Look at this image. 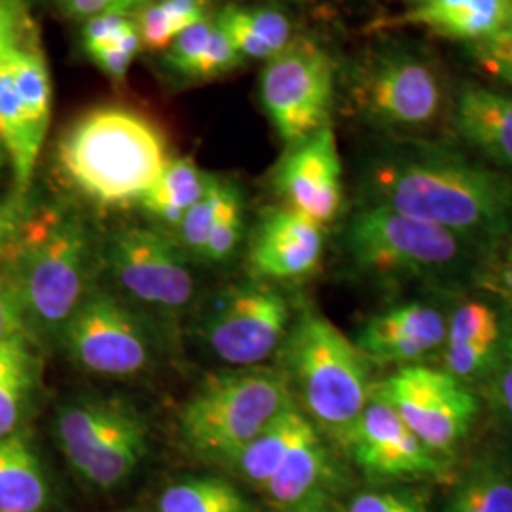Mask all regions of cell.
I'll list each match as a JSON object with an SVG mask.
<instances>
[{
    "label": "cell",
    "mask_w": 512,
    "mask_h": 512,
    "mask_svg": "<svg viewBox=\"0 0 512 512\" xmlns=\"http://www.w3.org/2000/svg\"><path fill=\"white\" fill-rule=\"evenodd\" d=\"M291 325L287 298L262 281H249L217 296L203 319V338L222 363L251 368L281 349Z\"/></svg>",
    "instance_id": "8fae6325"
},
{
    "label": "cell",
    "mask_w": 512,
    "mask_h": 512,
    "mask_svg": "<svg viewBox=\"0 0 512 512\" xmlns=\"http://www.w3.org/2000/svg\"><path fill=\"white\" fill-rule=\"evenodd\" d=\"M215 179L217 177L205 173L190 158L169 160L158 181L139 200V205L148 217L177 230L184 215L202 200Z\"/></svg>",
    "instance_id": "484cf974"
},
{
    "label": "cell",
    "mask_w": 512,
    "mask_h": 512,
    "mask_svg": "<svg viewBox=\"0 0 512 512\" xmlns=\"http://www.w3.org/2000/svg\"><path fill=\"white\" fill-rule=\"evenodd\" d=\"M465 48L478 69L512 88V8L499 29Z\"/></svg>",
    "instance_id": "836d02e7"
},
{
    "label": "cell",
    "mask_w": 512,
    "mask_h": 512,
    "mask_svg": "<svg viewBox=\"0 0 512 512\" xmlns=\"http://www.w3.org/2000/svg\"><path fill=\"white\" fill-rule=\"evenodd\" d=\"M410 2H412V4H414V6H421V4H425V2H427V0H410Z\"/></svg>",
    "instance_id": "ee69618b"
},
{
    "label": "cell",
    "mask_w": 512,
    "mask_h": 512,
    "mask_svg": "<svg viewBox=\"0 0 512 512\" xmlns=\"http://www.w3.org/2000/svg\"><path fill=\"white\" fill-rule=\"evenodd\" d=\"M340 471L325 435L311 423L300 431L277 465L274 475L258 490L275 509L308 503L327 505V497L338 486Z\"/></svg>",
    "instance_id": "ffe728a7"
},
{
    "label": "cell",
    "mask_w": 512,
    "mask_h": 512,
    "mask_svg": "<svg viewBox=\"0 0 512 512\" xmlns=\"http://www.w3.org/2000/svg\"><path fill=\"white\" fill-rule=\"evenodd\" d=\"M323 249L321 224L289 207H274L256 224L249 264L260 279L298 281L317 270Z\"/></svg>",
    "instance_id": "ac0fdd59"
},
{
    "label": "cell",
    "mask_w": 512,
    "mask_h": 512,
    "mask_svg": "<svg viewBox=\"0 0 512 512\" xmlns=\"http://www.w3.org/2000/svg\"><path fill=\"white\" fill-rule=\"evenodd\" d=\"M215 29V19L205 18L192 25L171 42L165 50V65L179 76L200 80L203 57Z\"/></svg>",
    "instance_id": "e575fe53"
},
{
    "label": "cell",
    "mask_w": 512,
    "mask_h": 512,
    "mask_svg": "<svg viewBox=\"0 0 512 512\" xmlns=\"http://www.w3.org/2000/svg\"><path fill=\"white\" fill-rule=\"evenodd\" d=\"M511 8L512 0H427L389 25L425 27L439 37L469 44L499 29Z\"/></svg>",
    "instance_id": "603a6c76"
},
{
    "label": "cell",
    "mask_w": 512,
    "mask_h": 512,
    "mask_svg": "<svg viewBox=\"0 0 512 512\" xmlns=\"http://www.w3.org/2000/svg\"><path fill=\"white\" fill-rule=\"evenodd\" d=\"M158 512H253L249 499L219 476H196L167 486Z\"/></svg>",
    "instance_id": "f1b7e54d"
},
{
    "label": "cell",
    "mask_w": 512,
    "mask_h": 512,
    "mask_svg": "<svg viewBox=\"0 0 512 512\" xmlns=\"http://www.w3.org/2000/svg\"><path fill=\"white\" fill-rule=\"evenodd\" d=\"M55 2H57V0H55Z\"/></svg>",
    "instance_id": "f6af8a7d"
},
{
    "label": "cell",
    "mask_w": 512,
    "mask_h": 512,
    "mask_svg": "<svg viewBox=\"0 0 512 512\" xmlns=\"http://www.w3.org/2000/svg\"><path fill=\"white\" fill-rule=\"evenodd\" d=\"M167 164L162 129L128 107L86 110L57 143V165L65 181L101 207L139 203Z\"/></svg>",
    "instance_id": "3957f363"
},
{
    "label": "cell",
    "mask_w": 512,
    "mask_h": 512,
    "mask_svg": "<svg viewBox=\"0 0 512 512\" xmlns=\"http://www.w3.org/2000/svg\"><path fill=\"white\" fill-rule=\"evenodd\" d=\"M374 393L401 416L431 452L446 461L469 437L480 412L471 385L427 363L393 370L374 387Z\"/></svg>",
    "instance_id": "30bf717a"
},
{
    "label": "cell",
    "mask_w": 512,
    "mask_h": 512,
    "mask_svg": "<svg viewBox=\"0 0 512 512\" xmlns=\"http://www.w3.org/2000/svg\"><path fill=\"white\" fill-rule=\"evenodd\" d=\"M274 188L285 207L321 226L340 215L344 203L342 160L330 122L289 145L275 167Z\"/></svg>",
    "instance_id": "2e32d148"
},
{
    "label": "cell",
    "mask_w": 512,
    "mask_h": 512,
    "mask_svg": "<svg viewBox=\"0 0 512 512\" xmlns=\"http://www.w3.org/2000/svg\"><path fill=\"white\" fill-rule=\"evenodd\" d=\"M480 279L499 304L512 310V232L488 255Z\"/></svg>",
    "instance_id": "f35d334b"
},
{
    "label": "cell",
    "mask_w": 512,
    "mask_h": 512,
    "mask_svg": "<svg viewBox=\"0 0 512 512\" xmlns=\"http://www.w3.org/2000/svg\"><path fill=\"white\" fill-rule=\"evenodd\" d=\"M52 76L27 0H0V145L14 194L27 196L52 122Z\"/></svg>",
    "instance_id": "8992f818"
},
{
    "label": "cell",
    "mask_w": 512,
    "mask_h": 512,
    "mask_svg": "<svg viewBox=\"0 0 512 512\" xmlns=\"http://www.w3.org/2000/svg\"><path fill=\"white\" fill-rule=\"evenodd\" d=\"M353 97L366 120L397 133L433 128L446 110L437 63L408 46H389L366 57L355 74Z\"/></svg>",
    "instance_id": "9c48e42d"
},
{
    "label": "cell",
    "mask_w": 512,
    "mask_h": 512,
    "mask_svg": "<svg viewBox=\"0 0 512 512\" xmlns=\"http://www.w3.org/2000/svg\"><path fill=\"white\" fill-rule=\"evenodd\" d=\"M372 202L440 226L488 255L512 232V177L458 148L406 139L370 167Z\"/></svg>",
    "instance_id": "6da1fadb"
},
{
    "label": "cell",
    "mask_w": 512,
    "mask_h": 512,
    "mask_svg": "<svg viewBox=\"0 0 512 512\" xmlns=\"http://www.w3.org/2000/svg\"><path fill=\"white\" fill-rule=\"evenodd\" d=\"M308 421L310 418L298 408V404H294L243 450H239L234 458L228 459L226 465L249 486L260 490L274 475L277 465Z\"/></svg>",
    "instance_id": "83f0119b"
},
{
    "label": "cell",
    "mask_w": 512,
    "mask_h": 512,
    "mask_svg": "<svg viewBox=\"0 0 512 512\" xmlns=\"http://www.w3.org/2000/svg\"><path fill=\"white\" fill-rule=\"evenodd\" d=\"M141 38L139 31L129 35V37L120 40L118 44L110 46L103 52H97L92 55L93 63L97 65V69L103 74H107L112 82H124L129 73V67L133 63V59L141 52Z\"/></svg>",
    "instance_id": "ab89813d"
},
{
    "label": "cell",
    "mask_w": 512,
    "mask_h": 512,
    "mask_svg": "<svg viewBox=\"0 0 512 512\" xmlns=\"http://www.w3.org/2000/svg\"><path fill=\"white\" fill-rule=\"evenodd\" d=\"M4 160H6V152H4V148L0 145V169H2V165H4Z\"/></svg>",
    "instance_id": "7bdbcfd3"
},
{
    "label": "cell",
    "mask_w": 512,
    "mask_h": 512,
    "mask_svg": "<svg viewBox=\"0 0 512 512\" xmlns=\"http://www.w3.org/2000/svg\"><path fill=\"white\" fill-rule=\"evenodd\" d=\"M27 196H12L0 203V346L25 332L16 285V234Z\"/></svg>",
    "instance_id": "f546056e"
},
{
    "label": "cell",
    "mask_w": 512,
    "mask_h": 512,
    "mask_svg": "<svg viewBox=\"0 0 512 512\" xmlns=\"http://www.w3.org/2000/svg\"><path fill=\"white\" fill-rule=\"evenodd\" d=\"M452 124L459 139L482 162L512 173V93L463 84L454 101Z\"/></svg>",
    "instance_id": "44dd1931"
},
{
    "label": "cell",
    "mask_w": 512,
    "mask_h": 512,
    "mask_svg": "<svg viewBox=\"0 0 512 512\" xmlns=\"http://www.w3.org/2000/svg\"><path fill=\"white\" fill-rule=\"evenodd\" d=\"M448 311L433 300H408L368 317L355 346L370 365H423L440 353L446 338Z\"/></svg>",
    "instance_id": "e0dca14e"
},
{
    "label": "cell",
    "mask_w": 512,
    "mask_h": 512,
    "mask_svg": "<svg viewBox=\"0 0 512 512\" xmlns=\"http://www.w3.org/2000/svg\"><path fill=\"white\" fill-rule=\"evenodd\" d=\"M150 0H57L63 14L71 19H90L109 12H131Z\"/></svg>",
    "instance_id": "60d3db41"
},
{
    "label": "cell",
    "mask_w": 512,
    "mask_h": 512,
    "mask_svg": "<svg viewBox=\"0 0 512 512\" xmlns=\"http://www.w3.org/2000/svg\"><path fill=\"white\" fill-rule=\"evenodd\" d=\"M480 385L495 420L512 433V310L509 308H505V330L494 365Z\"/></svg>",
    "instance_id": "d6a6232c"
},
{
    "label": "cell",
    "mask_w": 512,
    "mask_h": 512,
    "mask_svg": "<svg viewBox=\"0 0 512 512\" xmlns=\"http://www.w3.org/2000/svg\"><path fill=\"white\" fill-rule=\"evenodd\" d=\"M243 59L270 61L293 42V27L274 8L230 6L217 18Z\"/></svg>",
    "instance_id": "4316f807"
},
{
    "label": "cell",
    "mask_w": 512,
    "mask_h": 512,
    "mask_svg": "<svg viewBox=\"0 0 512 512\" xmlns=\"http://www.w3.org/2000/svg\"><path fill=\"white\" fill-rule=\"evenodd\" d=\"M239 196L241 192L236 184L226 183L220 179L213 181L202 200L184 215L181 224L177 226L179 239L190 253L202 256L205 241L209 238L211 230L224 215V211L230 207V203Z\"/></svg>",
    "instance_id": "1f68e13d"
},
{
    "label": "cell",
    "mask_w": 512,
    "mask_h": 512,
    "mask_svg": "<svg viewBox=\"0 0 512 512\" xmlns=\"http://www.w3.org/2000/svg\"><path fill=\"white\" fill-rule=\"evenodd\" d=\"M294 404L281 370H226L207 378L184 404L181 435L196 454L226 463Z\"/></svg>",
    "instance_id": "52a82bcc"
},
{
    "label": "cell",
    "mask_w": 512,
    "mask_h": 512,
    "mask_svg": "<svg viewBox=\"0 0 512 512\" xmlns=\"http://www.w3.org/2000/svg\"><path fill=\"white\" fill-rule=\"evenodd\" d=\"M274 512H329L327 505L323 503H308V505H298V507H287V509H275Z\"/></svg>",
    "instance_id": "b9f144b4"
},
{
    "label": "cell",
    "mask_w": 512,
    "mask_h": 512,
    "mask_svg": "<svg viewBox=\"0 0 512 512\" xmlns=\"http://www.w3.org/2000/svg\"><path fill=\"white\" fill-rule=\"evenodd\" d=\"M74 365L99 376L126 378L145 372L152 340L139 317L105 289L88 293L61 334Z\"/></svg>",
    "instance_id": "4fadbf2b"
},
{
    "label": "cell",
    "mask_w": 512,
    "mask_h": 512,
    "mask_svg": "<svg viewBox=\"0 0 512 512\" xmlns=\"http://www.w3.org/2000/svg\"><path fill=\"white\" fill-rule=\"evenodd\" d=\"M283 374L298 408L336 444L349 437L374 395L370 363L327 317L306 311L281 346Z\"/></svg>",
    "instance_id": "277c9868"
},
{
    "label": "cell",
    "mask_w": 512,
    "mask_h": 512,
    "mask_svg": "<svg viewBox=\"0 0 512 512\" xmlns=\"http://www.w3.org/2000/svg\"><path fill=\"white\" fill-rule=\"evenodd\" d=\"M245 220H243V198L239 196L230 207L224 211L215 228L211 230L209 238L205 241L202 258L209 262H224L236 253V249L243 239Z\"/></svg>",
    "instance_id": "74e56055"
},
{
    "label": "cell",
    "mask_w": 512,
    "mask_h": 512,
    "mask_svg": "<svg viewBox=\"0 0 512 512\" xmlns=\"http://www.w3.org/2000/svg\"><path fill=\"white\" fill-rule=\"evenodd\" d=\"M346 450L376 484L442 482L450 476V461L431 452L376 393L357 421Z\"/></svg>",
    "instance_id": "9a60e30c"
},
{
    "label": "cell",
    "mask_w": 512,
    "mask_h": 512,
    "mask_svg": "<svg viewBox=\"0 0 512 512\" xmlns=\"http://www.w3.org/2000/svg\"><path fill=\"white\" fill-rule=\"evenodd\" d=\"M207 16V0H150L135 16L141 46L167 50L171 42Z\"/></svg>",
    "instance_id": "4dcf8cb0"
},
{
    "label": "cell",
    "mask_w": 512,
    "mask_h": 512,
    "mask_svg": "<svg viewBox=\"0 0 512 512\" xmlns=\"http://www.w3.org/2000/svg\"><path fill=\"white\" fill-rule=\"evenodd\" d=\"M348 512H431L427 494L412 484H382L353 497Z\"/></svg>",
    "instance_id": "d590c367"
},
{
    "label": "cell",
    "mask_w": 512,
    "mask_h": 512,
    "mask_svg": "<svg viewBox=\"0 0 512 512\" xmlns=\"http://www.w3.org/2000/svg\"><path fill=\"white\" fill-rule=\"evenodd\" d=\"M50 482L25 431L0 439V512H42Z\"/></svg>",
    "instance_id": "d4e9b609"
},
{
    "label": "cell",
    "mask_w": 512,
    "mask_h": 512,
    "mask_svg": "<svg viewBox=\"0 0 512 512\" xmlns=\"http://www.w3.org/2000/svg\"><path fill=\"white\" fill-rule=\"evenodd\" d=\"M107 264L118 287L162 313H179L196 293V283L181 253L169 239L147 228H124L107 247Z\"/></svg>",
    "instance_id": "5bb4252c"
},
{
    "label": "cell",
    "mask_w": 512,
    "mask_h": 512,
    "mask_svg": "<svg viewBox=\"0 0 512 512\" xmlns=\"http://www.w3.org/2000/svg\"><path fill=\"white\" fill-rule=\"evenodd\" d=\"M55 440L76 475L97 490L124 484L145 459L148 427L131 404L80 395L55 412Z\"/></svg>",
    "instance_id": "ba28073f"
},
{
    "label": "cell",
    "mask_w": 512,
    "mask_h": 512,
    "mask_svg": "<svg viewBox=\"0 0 512 512\" xmlns=\"http://www.w3.org/2000/svg\"><path fill=\"white\" fill-rule=\"evenodd\" d=\"M346 249L353 266L374 279L437 287L480 275L488 258L471 241L380 203L349 220Z\"/></svg>",
    "instance_id": "5b68a950"
},
{
    "label": "cell",
    "mask_w": 512,
    "mask_h": 512,
    "mask_svg": "<svg viewBox=\"0 0 512 512\" xmlns=\"http://www.w3.org/2000/svg\"><path fill=\"white\" fill-rule=\"evenodd\" d=\"M440 512H512V444L478 450L452 478Z\"/></svg>",
    "instance_id": "7402d4cb"
},
{
    "label": "cell",
    "mask_w": 512,
    "mask_h": 512,
    "mask_svg": "<svg viewBox=\"0 0 512 512\" xmlns=\"http://www.w3.org/2000/svg\"><path fill=\"white\" fill-rule=\"evenodd\" d=\"M505 330V308L492 298L467 296L448 311L442 366L463 384H482L494 365Z\"/></svg>",
    "instance_id": "d6986e66"
},
{
    "label": "cell",
    "mask_w": 512,
    "mask_h": 512,
    "mask_svg": "<svg viewBox=\"0 0 512 512\" xmlns=\"http://www.w3.org/2000/svg\"><path fill=\"white\" fill-rule=\"evenodd\" d=\"M14 266L25 332L38 346L59 344L92 291V239L84 220L69 209L25 198Z\"/></svg>",
    "instance_id": "7a4b0ae2"
},
{
    "label": "cell",
    "mask_w": 512,
    "mask_h": 512,
    "mask_svg": "<svg viewBox=\"0 0 512 512\" xmlns=\"http://www.w3.org/2000/svg\"><path fill=\"white\" fill-rule=\"evenodd\" d=\"M137 33V21L129 12H109L86 19L82 29V46L88 57L103 52L120 40Z\"/></svg>",
    "instance_id": "8d00e7d4"
},
{
    "label": "cell",
    "mask_w": 512,
    "mask_h": 512,
    "mask_svg": "<svg viewBox=\"0 0 512 512\" xmlns=\"http://www.w3.org/2000/svg\"><path fill=\"white\" fill-rule=\"evenodd\" d=\"M40 374V346L27 332L0 346V439L23 431L37 399Z\"/></svg>",
    "instance_id": "cb8c5ba5"
},
{
    "label": "cell",
    "mask_w": 512,
    "mask_h": 512,
    "mask_svg": "<svg viewBox=\"0 0 512 512\" xmlns=\"http://www.w3.org/2000/svg\"><path fill=\"white\" fill-rule=\"evenodd\" d=\"M334 67L315 42L298 38L266 61L260 101L277 135L293 145L329 124Z\"/></svg>",
    "instance_id": "7c38bea8"
}]
</instances>
